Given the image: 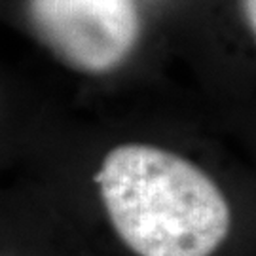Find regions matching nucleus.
<instances>
[{
  "label": "nucleus",
  "mask_w": 256,
  "mask_h": 256,
  "mask_svg": "<svg viewBox=\"0 0 256 256\" xmlns=\"http://www.w3.org/2000/svg\"><path fill=\"white\" fill-rule=\"evenodd\" d=\"M95 180L112 228L137 256H212L230 236L232 207L222 188L167 148L118 144Z\"/></svg>",
  "instance_id": "obj_1"
},
{
  "label": "nucleus",
  "mask_w": 256,
  "mask_h": 256,
  "mask_svg": "<svg viewBox=\"0 0 256 256\" xmlns=\"http://www.w3.org/2000/svg\"><path fill=\"white\" fill-rule=\"evenodd\" d=\"M32 34L68 68L114 72L137 50L142 18L137 0H27Z\"/></svg>",
  "instance_id": "obj_2"
},
{
  "label": "nucleus",
  "mask_w": 256,
  "mask_h": 256,
  "mask_svg": "<svg viewBox=\"0 0 256 256\" xmlns=\"http://www.w3.org/2000/svg\"><path fill=\"white\" fill-rule=\"evenodd\" d=\"M241 10H243L247 28L256 40V0H241Z\"/></svg>",
  "instance_id": "obj_3"
}]
</instances>
